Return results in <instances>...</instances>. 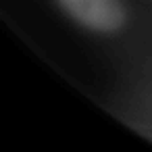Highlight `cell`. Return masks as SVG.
<instances>
[{"instance_id":"cell-1","label":"cell","mask_w":152,"mask_h":152,"mask_svg":"<svg viewBox=\"0 0 152 152\" xmlns=\"http://www.w3.org/2000/svg\"><path fill=\"white\" fill-rule=\"evenodd\" d=\"M58 2L71 17L94 31H117L125 21L123 9L113 0H58Z\"/></svg>"}]
</instances>
